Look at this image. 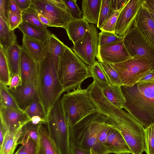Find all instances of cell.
Listing matches in <instances>:
<instances>
[{"label":"cell","instance_id":"681fc988","mask_svg":"<svg viewBox=\"0 0 154 154\" xmlns=\"http://www.w3.org/2000/svg\"><path fill=\"white\" fill-rule=\"evenodd\" d=\"M35 11L36 14L40 21L48 27H51V24L50 21L42 13L33 8Z\"/></svg>","mask_w":154,"mask_h":154},{"label":"cell","instance_id":"52a82bcc","mask_svg":"<svg viewBox=\"0 0 154 154\" xmlns=\"http://www.w3.org/2000/svg\"><path fill=\"white\" fill-rule=\"evenodd\" d=\"M60 97L49 111L45 125L59 154H71L69 127Z\"/></svg>","mask_w":154,"mask_h":154},{"label":"cell","instance_id":"1f68e13d","mask_svg":"<svg viewBox=\"0 0 154 154\" xmlns=\"http://www.w3.org/2000/svg\"><path fill=\"white\" fill-rule=\"evenodd\" d=\"M90 67L92 77L99 85L110 84L100 62L96 61L92 66Z\"/></svg>","mask_w":154,"mask_h":154},{"label":"cell","instance_id":"7bdbcfd3","mask_svg":"<svg viewBox=\"0 0 154 154\" xmlns=\"http://www.w3.org/2000/svg\"><path fill=\"white\" fill-rule=\"evenodd\" d=\"M8 1L7 0H0V18L8 25L7 17Z\"/></svg>","mask_w":154,"mask_h":154},{"label":"cell","instance_id":"83f0119b","mask_svg":"<svg viewBox=\"0 0 154 154\" xmlns=\"http://www.w3.org/2000/svg\"><path fill=\"white\" fill-rule=\"evenodd\" d=\"M17 43V36L14 30L10 29L8 25L0 18V45L5 50Z\"/></svg>","mask_w":154,"mask_h":154},{"label":"cell","instance_id":"4dcf8cb0","mask_svg":"<svg viewBox=\"0 0 154 154\" xmlns=\"http://www.w3.org/2000/svg\"><path fill=\"white\" fill-rule=\"evenodd\" d=\"M0 83L8 86L11 79L10 72L5 50L0 45Z\"/></svg>","mask_w":154,"mask_h":154},{"label":"cell","instance_id":"f907efd6","mask_svg":"<svg viewBox=\"0 0 154 154\" xmlns=\"http://www.w3.org/2000/svg\"><path fill=\"white\" fill-rule=\"evenodd\" d=\"M154 78V69L143 76L138 83L146 82Z\"/></svg>","mask_w":154,"mask_h":154},{"label":"cell","instance_id":"ffe728a7","mask_svg":"<svg viewBox=\"0 0 154 154\" xmlns=\"http://www.w3.org/2000/svg\"><path fill=\"white\" fill-rule=\"evenodd\" d=\"M89 27V24L82 18H73L67 24L65 29L69 39L75 44L85 35Z\"/></svg>","mask_w":154,"mask_h":154},{"label":"cell","instance_id":"bcb514c9","mask_svg":"<svg viewBox=\"0 0 154 154\" xmlns=\"http://www.w3.org/2000/svg\"><path fill=\"white\" fill-rule=\"evenodd\" d=\"M7 8L14 13L21 14L22 11L15 0H8Z\"/></svg>","mask_w":154,"mask_h":154},{"label":"cell","instance_id":"e575fe53","mask_svg":"<svg viewBox=\"0 0 154 154\" xmlns=\"http://www.w3.org/2000/svg\"><path fill=\"white\" fill-rule=\"evenodd\" d=\"M0 106L20 109L8 90V86L1 83H0Z\"/></svg>","mask_w":154,"mask_h":154},{"label":"cell","instance_id":"c3c4849f","mask_svg":"<svg viewBox=\"0 0 154 154\" xmlns=\"http://www.w3.org/2000/svg\"><path fill=\"white\" fill-rule=\"evenodd\" d=\"M22 12L30 6L32 0H15Z\"/></svg>","mask_w":154,"mask_h":154},{"label":"cell","instance_id":"e0dca14e","mask_svg":"<svg viewBox=\"0 0 154 154\" xmlns=\"http://www.w3.org/2000/svg\"><path fill=\"white\" fill-rule=\"evenodd\" d=\"M133 26L137 28L154 45V21L142 3Z\"/></svg>","mask_w":154,"mask_h":154},{"label":"cell","instance_id":"f5cc1de1","mask_svg":"<svg viewBox=\"0 0 154 154\" xmlns=\"http://www.w3.org/2000/svg\"><path fill=\"white\" fill-rule=\"evenodd\" d=\"M142 3L154 10V0H142Z\"/></svg>","mask_w":154,"mask_h":154},{"label":"cell","instance_id":"4fadbf2b","mask_svg":"<svg viewBox=\"0 0 154 154\" xmlns=\"http://www.w3.org/2000/svg\"><path fill=\"white\" fill-rule=\"evenodd\" d=\"M0 126L5 134L7 131L16 132L30 121L22 110L2 106H0Z\"/></svg>","mask_w":154,"mask_h":154},{"label":"cell","instance_id":"680465c9","mask_svg":"<svg viewBox=\"0 0 154 154\" xmlns=\"http://www.w3.org/2000/svg\"><path fill=\"white\" fill-rule=\"evenodd\" d=\"M152 82V83H154V78L147 82Z\"/></svg>","mask_w":154,"mask_h":154},{"label":"cell","instance_id":"f546056e","mask_svg":"<svg viewBox=\"0 0 154 154\" xmlns=\"http://www.w3.org/2000/svg\"><path fill=\"white\" fill-rule=\"evenodd\" d=\"M25 112L30 119L34 116H37L40 117L44 121L46 122L47 116L37 92L31 104Z\"/></svg>","mask_w":154,"mask_h":154},{"label":"cell","instance_id":"277c9868","mask_svg":"<svg viewBox=\"0 0 154 154\" xmlns=\"http://www.w3.org/2000/svg\"><path fill=\"white\" fill-rule=\"evenodd\" d=\"M57 74L64 93L76 89L92 77L90 66L66 45L60 58Z\"/></svg>","mask_w":154,"mask_h":154},{"label":"cell","instance_id":"b9f144b4","mask_svg":"<svg viewBox=\"0 0 154 154\" xmlns=\"http://www.w3.org/2000/svg\"><path fill=\"white\" fill-rule=\"evenodd\" d=\"M26 145L23 154H37L38 144L36 142L30 138Z\"/></svg>","mask_w":154,"mask_h":154},{"label":"cell","instance_id":"8fae6325","mask_svg":"<svg viewBox=\"0 0 154 154\" xmlns=\"http://www.w3.org/2000/svg\"><path fill=\"white\" fill-rule=\"evenodd\" d=\"M30 7L46 17L51 23V27L65 29L73 18L67 11L56 6L49 0H32Z\"/></svg>","mask_w":154,"mask_h":154},{"label":"cell","instance_id":"74e56055","mask_svg":"<svg viewBox=\"0 0 154 154\" xmlns=\"http://www.w3.org/2000/svg\"><path fill=\"white\" fill-rule=\"evenodd\" d=\"M99 46H102L123 39V36H120L110 32L101 31L99 34Z\"/></svg>","mask_w":154,"mask_h":154},{"label":"cell","instance_id":"4316f807","mask_svg":"<svg viewBox=\"0 0 154 154\" xmlns=\"http://www.w3.org/2000/svg\"><path fill=\"white\" fill-rule=\"evenodd\" d=\"M21 128L15 132L6 131L3 144L0 148V154H14L21 134Z\"/></svg>","mask_w":154,"mask_h":154},{"label":"cell","instance_id":"9f6ffc18","mask_svg":"<svg viewBox=\"0 0 154 154\" xmlns=\"http://www.w3.org/2000/svg\"><path fill=\"white\" fill-rule=\"evenodd\" d=\"M142 4L146 8L147 10L148 11L154 21V10L143 4L142 3Z\"/></svg>","mask_w":154,"mask_h":154},{"label":"cell","instance_id":"603a6c76","mask_svg":"<svg viewBox=\"0 0 154 154\" xmlns=\"http://www.w3.org/2000/svg\"><path fill=\"white\" fill-rule=\"evenodd\" d=\"M21 51V47L17 43L13 44L5 50L11 78L15 75H20Z\"/></svg>","mask_w":154,"mask_h":154},{"label":"cell","instance_id":"5b68a950","mask_svg":"<svg viewBox=\"0 0 154 154\" xmlns=\"http://www.w3.org/2000/svg\"><path fill=\"white\" fill-rule=\"evenodd\" d=\"M109 119L100 112L87 116L74 126H69L70 140L84 149L90 150L92 148L98 153V136Z\"/></svg>","mask_w":154,"mask_h":154},{"label":"cell","instance_id":"7dc6e473","mask_svg":"<svg viewBox=\"0 0 154 154\" xmlns=\"http://www.w3.org/2000/svg\"><path fill=\"white\" fill-rule=\"evenodd\" d=\"M21 84L20 75L17 74L12 77L10 84L8 87L9 88H15L21 85Z\"/></svg>","mask_w":154,"mask_h":154},{"label":"cell","instance_id":"ee69618b","mask_svg":"<svg viewBox=\"0 0 154 154\" xmlns=\"http://www.w3.org/2000/svg\"><path fill=\"white\" fill-rule=\"evenodd\" d=\"M71 154H90V150L86 149L76 145L70 140Z\"/></svg>","mask_w":154,"mask_h":154},{"label":"cell","instance_id":"3957f363","mask_svg":"<svg viewBox=\"0 0 154 154\" xmlns=\"http://www.w3.org/2000/svg\"><path fill=\"white\" fill-rule=\"evenodd\" d=\"M38 63L36 80L37 92L47 116L52 106L64 91L48 51Z\"/></svg>","mask_w":154,"mask_h":154},{"label":"cell","instance_id":"d6986e66","mask_svg":"<svg viewBox=\"0 0 154 154\" xmlns=\"http://www.w3.org/2000/svg\"><path fill=\"white\" fill-rule=\"evenodd\" d=\"M22 48L33 59L41 61L46 56L47 51L43 42L23 35Z\"/></svg>","mask_w":154,"mask_h":154},{"label":"cell","instance_id":"db71d44e","mask_svg":"<svg viewBox=\"0 0 154 154\" xmlns=\"http://www.w3.org/2000/svg\"><path fill=\"white\" fill-rule=\"evenodd\" d=\"M5 133L4 132L2 127L0 126V148L3 143Z\"/></svg>","mask_w":154,"mask_h":154},{"label":"cell","instance_id":"44dd1931","mask_svg":"<svg viewBox=\"0 0 154 154\" xmlns=\"http://www.w3.org/2000/svg\"><path fill=\"white\" fill-rule=\"evenodd\" d=\"M38 133L37 154H59L57 148L49 135L45 123L39 125Z\"/></svg>","mask_w":154,"mask_h":154},{"label":"cell","instance_id":"7a4b0ae2","mask_svg":"<svg viewBox=\"0 0 154 154\" xmlns=\"http://www.w3.org/2000/svg\"><path fill=\"white\" fill-rule=\"evenodd\" d=\"M121 88L126 100L123 108L145 128L154 123V83H137Z\"/></svg>","mask_w":154,"mask_h":154},{"label":"cell","instance_id":"6f0895ef","mask_svg":"<svg viewBox=\"0 0 154 154\" xmlns=\"http://www.w3.org/2000/svg\"><path fill=\"white\" fill-rule=\"evenodd\" d=\"M90 154H98L92 148H91L90 149Z\"/></svg>","mask_w":154,"mask_h":154},{"label":"cell","instance_id":"d4e9b609","mask_svg":"<svg viewBox=\"0 0 154 154\" xmlns=\"http://www.w3.org/2000/svg\"><path fill=\"white\" fill-rule=\"evenodd\" d=\"M45 45L57 73L60 58L65 50L66 45L53 33L49 36Z\"/></svg>","mask_w":154,"mask_h":154},{"label":"cell","instance_id":"f6af8a7d","mask_svg":"<svg viewBox=\"0 0 154 154\" xmlns=\"http://www.w3.org/2000/svg\"><path fill=\"white\" fill-rule=\"evenodd\" d=\"M129 0H111V6L115 11L122 9Z\"/></svg>","mask_w":154,"mask_h":154},{"label":"cell","instance_id":"8d00e7d4","mask_svg":"<svg viewBox=\"0 0 154 154\" xmlns=\"http://www.w3.org/2000/svg\"><path fill=\"white\" fill-rule=\"evenodd\" d=\"M145 151L147 154H154V123L145 128Z\"/></svg>","mask_w":154,"mask_h":154},{"label":"cell","instance_id":"9c48e42d","mask_svg":"<svg viewBox=\"0 0 154 154\" xmlns=\"http://www.w3.org/2000/svg\"><path fill=\"white\" fill-rule=\"evenodd\" d=\"M96 26L90 23L84 36L75 44L72 50L87 66H92L96 61L99 44V35Z\"/></svg>","mask_w":154,"mask_h":154},{"label":"cell","instance_id":"2e32d148","mask_svg":"<svg viewBox=\"0 0 154 154\" xmlns=\"http://www.w3.org/2000/svg\"><path fill=\"white\" fill-rule=\"evenodd\" d=\"M38 63L22 48L20 75L22 84L36 82Z\"/></svg>","mask_w":154,"mask_h":154},{"label":"cell","instance_id":"f35d334b","mask_svg":"<svg viewBox=\"0 0 154 154\" xmlns=\"http://www.w3.org/2000/svg\"><path fill=\"white\" fill-rule=\"evenodd\" d=\"M66 7L67 11L72 17L75 19H81L83 14L82 11L77 4V0H63Z\"/></svg>","mask_w":154,"mask_h":154},{"label":"cell","instance_id":"484cf974","mask_svg":"<svg viewBox=\"0 0 154 154\" xmlns=\"http://www.w3.org/2000/svg\"><path fill=\"white\" fill-rule=\"evenodd\" d=\"M18 28L22 32L23 35L40 41L45 44L51 33L48 29H43L23 21Z\"/></svg>","mask_w":154,"mask_h":154},{"label":"cell","instance_id":"ab89813d","mask_svg":"<svg viewBox=\"0 0 154 154\" xmlns=\"http://www.w3.org/2000/svg\"><path fill=\"white\" fill-rule=\"evenodd\" d=\"M115 11L112 15L107 20L103 25L99 29L104 31L115 33L117 21L119 14L122 10Z\"/></svg>","mask_w":154,"mask_h":154},{"label":"cell","instance_id":"5bb4252c","mask_svg":"<svg viewBox=\"0 0 154 154\" xmlns=\"http://www.w3.org/2000/svg\"><path fill=\"white\" fill-rule=\"evenodd\" d=\"M142 3V0H128L119 16L115 34L123 36L133 27Z\"/></svg>","mask_w":154,"mask_h":154},{"label":"cell","instance_id":"7c38bea8","mask_svg":"<svg viewBox=\"0 0 154 154\" xmlns=\"http://www.w3.org/2000/svg\"><path fill=\"white\" fill-rule=\"evenodd\" d=\"M124 43L123 39L99 46L96 57L100 63H120L132 58Z\"/></svg>","mask_w":154,"mask_h":154},{"label":"cell","instance_id":"91938a15","mask_svg":"<svg viewBox=\"0 0 154 154\" xmlns=\"http://www.w3.org/2000/svg\"><path fill=\"white\" fill-rule=\"evenodd\" d=\"M116 154H130V153L129 152H122Z\"/></svg>","mask_w":154,"mask_h":154},{"label":"cell","instance_id":"7402d4cb","mask_svg":"<svg viewBox=\"0 0 154 154\" xmlns=\"http://www.w3.org/2000/svg\"><path fill=\"white\" fill-rule=\"evenodd\" d=\"M102 0H83L82 3V18L88 23L97 25Z\"/></svg>","mask_w":154,"mask_h":154},{"label":"cell","instance_id":"30bf717a","mask_svg":"<svg viewBox=\"0 0 154 154\" xmlns=\"http://www.w3.org/2000/svg\"><path fill=\"white\" fill-rule=\"evenodd\" d=\"M123 38L124 45L132 57H144L154 64V45L137 28L133 26Z\"/></svg>","mask_w":154,"mask_h":154},{"label":"cell","instance_id":"ba28073f","mask_svg":"<svg viewBox=\"0 0 154 154\" xmlns=\"http://www.w3.org/2000/svg\"><path fill=\"white\" fill-rule=\"evenodd\" d=\"M118 73L123 86L132 87L154 69V64L144 57H136L124 62L110 64Z\"/></svg>","mask_w":154,"mask_h":154},{"label":"cell","instance_id":"f1b7e54d","mask_svg":"<svg viewBox=\"0 0 154 154\" xmlns=\"http://www.w3.org/2000/svg\"><path fill=\"white\" fill-rule=\"evenodd\" d=\"M39 125L34 124L30 121L25 124L21 128V134L18 142V144H25L30 138L38 144Z\"/></svg>","mask_w":154,"mask_h":154},{"label":"cell","instance_id":"d590c367","mask_svg":"<svg viewBox=\"0 0 154 154\" xmlns=\"http://www.w3.org/2000/svg\"><path fill=\"white\" fill-rule=\"evenodd\" d=\"M100 63L110 85L120 86H122V84L118 73L111 65L106 63Z\"/></svg>","mask_w":154,"mask_h":154},{"label":"cell","instance_id":"d6a6232c","mask_svg":"<svg viewBox=\"0 0 154 154\" xmlns=\"http://www.w3.org/2000/svg\"><path fill=\"white\" fill-rule=\"evenodd\" d=\"M21 15L23 21L41 29L48 30V26L40 21L35 10L31 7L22 12Z\"/></svg>","mask_w":154,"mask_h":154},{"label":"cell","instance_id":"836d02e7","mask_svg":"<svg viewBox=\"0 0 154 154\" xmlns=\"http://www.w3.org/2000/svg\"><path fill=\"white\" fill-rule=\"evenodd\" d=\"M115 12L111 6V0H102L97 27H101Z\"/></svg>","mask_w":154,"mask_h":154},{"label":"cell","instance_id":"11a10c76","mask_svg":"<svg viewBox=\"0 0 154 154\" xmlns=\"http://www.w3.org/2000/svg\"><path fill=\"white\" fill-rule=\"evenodd\" d=\"M26 143L21 145L14 154H23L26 147Z\"/></svg>","mask_w":154,"mask_h":154},{"label":"cell","instance_id":"cb8c5ba5","mask_svg":"<svg viewBox=\"0 0 154 154\" xmlns=\"http://www.w3.org/2000/svg\"><path fill=\"white\" fill-rule=\"evenodd\" d=\"M106 98L119 108H123L126 102L121 86L107 84L99 85Z\"/></svg>","mask_w":154,"mask_h":154},{"label":"cell","instance_id":"ac0fdd59","mask_svg":"<svg viewBox=\"0 0 154 154\" xmlns=\"http://www.w3.org/2000/svg\"><path fill=\"white\" fill-rule=\"evenodd\" d=\"M105 147L110 153L116 154L131 152L129 146L119 131L114 127L109 133Z\"/></svg>","mask_w":154,"mask_h":154},{"label":"cell","instance_id":"6da1fadb","mask_svg":"<svg viewBox=\"0 0 154 154\" xmlns=\"http://www.w3.org/2000/svg\"><path fill=\"white\" fill-rule=\"evenodd\" d=\"M93 101L121 133L131 153L142 154L145 150V128L128 112L113 105L102 93L96 95Z\"/></svg>","mask_w":154,"mask_h":154},{"label":"cell","instance_id":"9a60e30c","mask_svg":"<svg viewBox=\"0 0 154 154\" xmlns=\"http://www.w3.org/2000/svg\"><path fill=\"white\" fill-rule=\"evenodd\" d=\"M20 109L24 112L31 104L37 92L36 81L21 84L14 88H9Z\"/></svg>","mask_w":154,"mask_h":154},{"label":"cell","instance_id":"8992f818","mask_svg":"<svg viewBox=\"0 0 154 154\" xmlns=\"http://www.w3.org/2000/svg\"><path fill=\"white\" fill-rule=\"evenodd\" d=\"M60 101L69 127L90 115L100 112L89 97L86 89H83L81 86L64 94Z\"/></svg>","mask_w":154,"mask_h":154},{"label":"cell","instance_id":"60d3db41","mask_svg":"<svg viewBox=\"0 0 154 154\" xmlns=\"http://www.w3.org/2000/svg\"><path fill=\"white\" fill-rule=\"evenodd\" d=\"M8 24L10 30H14L23 22L21 14L14 13L7 9Z\"/></svg>","mask_w":154,"mask_h":154},{"label":"cell","instance_id":"816d5d0a","mask_svg":"<svg viewBox=\"0 0 154 154\" xmlns=\"http://www.w3.org/2000/svg\"><path fill=\"white\" fill-rule=\"evenodd\" d=\"M53 4L57 7L66 11L67 10L63 0H49ZM68 12V11H67Z\"/></svg>","mask_w":154,"mask_h":154}]
</instances>
